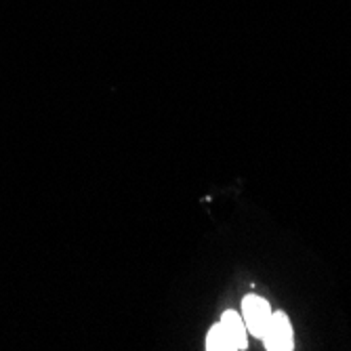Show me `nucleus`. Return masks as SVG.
Returning <instances> with one entry per match:
<instances>
[{"label":"nucleus","mask_w":351,"mask_h":351,"mask_svg":"<svg viewBox=\"0 0 351 351\" xmlns=\"http://www.w3.org/2000/svg\"><path fill=\"white\" fill-rule=\"evenodd\" d=\"M206 349H210V351H223V349H230V345H228V339H226V335H223V328H221V324H215L213 328H210V332H208V337H206Z\"/></svg>","instance_id":"nucleus-4"},{"label":"nucleus","mask_w":351,"mask_h":351,"mask_svg":"<svg viewBox=\"0 0 351 351\" xmlns=\"http://www.w3.org/2000/svg\"><path fill=\"white\" fill-rule=\"evenodd\" d=\"M221 328L228 339L230 349H244L246 347V324L236 311H226L221 317Z\"/></svg>","instance_id":"nucleus-3"},{"label":"nucleus","mask_w":351,"mask_h":351,"mask_svg":"<svg viewBox=\"0 0 351 351\" xmlns=\"http://www.w3.org/2000/svg\"><path fill=\"white\" fill-rule=\"evenodd\" d=\"M263 339H265L267 349H274V351L293 349V328H291L289 317L284 313H271V320Z\"/></svg>","instance_id":"nucleus-2"},{"label":"nucleus","mask_w":351,"mask_h":351,"mask_svg":"<svg viewBox=\"0 0 351 351\" xmlns=\"http://www.w3.org/2000/svg\"><path fill=\"white\" fill-rule=\"evenodd\" d=\"M242 317H244V324L246 328L254 335V337H263L269 320H271V311L267 301H263L261 297H246L242 303Z\"/></svg>","instance_id":"nucleus-1"}]
</instances>
